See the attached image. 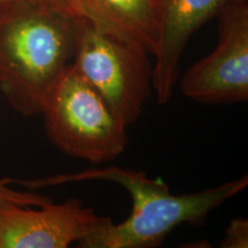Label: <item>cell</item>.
Wrapping results in <instances>:
<instances>
[{"mask_svg": "<svg viewBox=\"0 0 248 248\" xmlns=\"http://www.w3.org/2000/svg\"><path fill=\"white\" fill-rule=\"evenodd\" d=\"M88 181L113 182L122 186L131 197L132 212L121 223L101 216L97 226L78 243V247L84 248L157 247L182 224H202L213 210L239 194L248 185V177L244 176L215 187L176 195L162 179H152L144 171L115 166L17 182L32 190Z\"/></svg>", "mask_w": 248, "mask_h": 248, "instance_id": "cell-1", "label": "cell"}, {"mask_svg": "<svg viewBox=\"0 0 248 248\" xmlns=\"http://www.w3.org/2000/svg\"><path fill=\"white\" fill-rule=\"evenodd\" d=\"M79 18L38 0L0 2V91L22 116L42 114L73 61Z\"/></svg>", "mask_w": 248, "mask_h": 248, "instance_id": "cell-2", "label": "cell"}, {"mask_svg": "<svg viewBox=\"0 0 248 248\" xmlns=\"http://www.w3.org/2000/svg\"><path fill=\"white\" fill-rule=\"evenodd\" d=\"M40 115L52 144L71 157L109 162L128 146V126L71 63L49 92Z\"/></svg>", "mask_w": 248, "mask_h": 248, "instance_id": "cell-3", "label": "cell"}, {"mask_svg": "<svg viewBox=\"0 0 248 248\" xmlns=\"http://www.w3.org/2000/svg\"><path fill=\"white\" fill-rule=\"evenodd\" d=\"M148 55L79 18L71 66L126 126L138 120L153 93V64Z\"/></svg>", "mask_w": 248, "mask_h": 248, "instance_id": "cell-4", "label": "cell"}, {"mask_svg": "<svg viewBox=\"0 0 248 248\" xmlns=\"http://www.w3.org/2000/svg\"><path fill=\"white\" fill-rule=\"evenodd\" d=\"M218 43L212 53L184 73L181 91L208 105L248 99V1L226 7L218 16Z\"/></svg>", "mask_w": 248, "mask_h": 248, "instance_id": "cell-5", "label": "cell"}, {"mask_svg": "<svg viewBox=\"0 0 248 248\" xmlns=\"http://www.w3.org/2000/svg\"><path fill=\"white\" fill-rule=\"evenodd\" d=\"M100 218L77 199L37 208L0 201V248H67L84 239Z\"/></svg>", "mask_w": 248, "mask_h": 248, "instance_id": "cell-6", "label": "cell"}, {"mask_svg": "<svg viewBox=\"0 0 248 248\" xmlns=\"http://www.w3.org/2000/svg\"><path fill=\"white\" fill-rule=\"evenodd\" d=\"M248 0H159L160 35L153 63V92L160 105L172 97L179 63L191 37L229 6Z\"/></svg>", "mask_w": 248, "mask_h": 248, "instance_id": "cell-7", "label": "cell"}, {"mask_svg": "<svg viewBox=\"0 0 248 248\" xmlns=\"http://www.w3.org/2000/svg\"><path fill=\"white\" fill-rule=\"evenodd\" d=\"M77 16L126 44L156 53L159 0H68Z\"/></svg>", "mask_w": 248, "mask_h": 248, "instance_id": "cell-8", "label": "cell"}, {"mask_svg": "<svg viewBox=\"0 0 248 248\" xmlns=\"http://www.w3.org/2000/svg\"><path fill=\"white\" fill-rule=\"evenodd\" d=\"M8 179L0 181V201H8L22 206L39 207L44 204L52 202V199L47 195H40L32 192H20L16 190H12L7 185Z\"/></svg>", "mask_w": 248, "mask_h": 248, "instance_id": "cell-9", "label": "cell"}, {"mask_svg": "<svg viewBox=\"0 0 248 248\" xmlns=\"http://www.w3.org/2000/svg\"><path fill=\"white\" fill-rule=\"evenodd\" d=\"M222 248L248 247V221L244 217L233 218L225 231L224 239L219 245Z\"/></svg>", "mask_w": 248, "mask_h": 248, "instance_id": "cell-10", "label": "cell"}, {"mask_svg": "<svg viewBox=\"0 0 248 248\" xmlns=\"http://www.w3.org/2000/svg\"><path fill=\"white\" fill-rule=\"evenodd\" d=\"M2 1H8V0H0V2ZM38 1H44V2H48V4H52L54 6H58V7H60L62 9H66V11L70 12V13H73L74 15H76L75 12H74L73 7H71L69 1L68 0H38ZM77 16V15H76ZM79 17V16H78Z\"/></svg>", "mask_w": 248, "mask_h": 248, "instance_id": "cell-11", "label": "cell"}]
</instances>
